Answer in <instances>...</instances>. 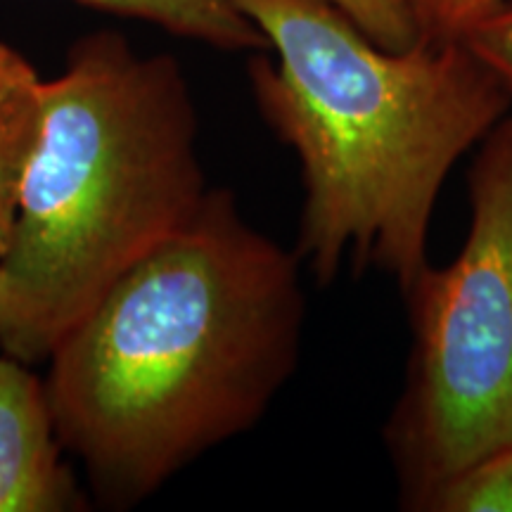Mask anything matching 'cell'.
Wrapping results in <instances>:
<instances>
[{
  "label": "cell",
  "instance_id": "5",
  "mask_svg": "<svg viewBox=\"0 0 512 512\" xmlns=\"http://www.w3.org/2000/svg\"><path fill=\"white\" fill-rule=\"evenodd\" d=\"M64 453L46 377L0 351V512L86 510Z\"/></svg>",
  "mask_w": 512,
  "mask_h": 512
},
{
  "label": "cell",
  "instance_id": "1",
  "mask_svg": "<svg viewBox=\"0 0 512 512\" xmlns=\"http://www.w3.org/2000/svg\"><path fill=\"white\" fill-rule=\"evenodd\" d=\"M302 259L228 190L112 285L48 358L55 432L110 508H131L252 430L294 373Z\"/></svg>",
  "mask_w": 512,
  "mask_h": 512
},
{
  "label": "cell",
  "instance_id": "2",
  "mask_svg": "<svg viewBox=\"0 0 512 512\" xmlns=\"http://www.w3.org/2000/svg\"><path fill=\"white\" fill-rule=\"evenodd\" d=\"M240 5L275 53L249 67L256 105L302 166L294 252L318 285L349 261L406 294L448 174L508 117L510 88L460 38L392 50L330 0Z\"/></svg>",
  "mask_w": 512,
  "mask_h": 512
},
{
  "label": "cell",
  "instance_id": "3",
  "mask_svg": "<svg viewBox=\"0 0 512 512\" xmlns=\"http://www.w3.org/2000/svg\"><path fill=\"white\" fill-rule=\"evenodd\" d=\"M197 112L171 55L83 36L43 79V126L0 256V351L36 366L207 197Z\"/></svg>",
  "mask_w": 512,
  "mask_h": 512
},
{
  "label": "cell",
  "instance_id": "11",
  "mask_svg": "<svg viewBox=\"0 0 512 512\" xmlns=\"http://www.w3.org/2000/svg\"><path fill=\"white\" fill-rule=\"evenodd\" d=\"M467 48L494 69L512 93V0H503L498 8L475 24L460 38Z\"/></svg>",
  "mask_w": 512,
  "mask_h": 512
},
{
  "label": "cell",
  "instance_id": "9",
  "mask_svg": "<svg viewBox=\"0 0 512 512\" xmlns=\"http://www.w3.org/2000/svg\"><path fill=\"white\" fill-rule=\"evenodd\" d=\"M382 48L403 50L420 38L406 0H330Z\"/></svg>",
  "mask_w": 512,
  "mask_h": 512
},
{
  "label": "cell",
  "instance_id": "7",
  "mask_svg": "<svg viewBox=\"0 0 512 512\" xmlns=\"http://www.w3.org/2000/svg\"><path fill=\"white\" fill-rule=\"evenodd\" d=\"M112 15L143 19L181 38L230 50L268 48L264 34L242 10L240 0H74Z\"/></svg>",
  "mask_w": 512,
  "mask_h": 512
},
{
  "label": "cell",
  "instance_id": "4",
  "mask_svg": "<svg viewBox=\"0 0 512 512\" xmlns=\"http://www.w3.org/2000/svg\"><path fill=\"white\" fill-rule=\"evenodd\" d=\"M406 299L415 344L392 448L425 508L446 479L512 444V119L479 143L463 249L427 266Z\"/></svg>",
  "mask_w": 512,
  "mask_h": 512
},
{
  "label": "cell",
  "instance_id": "8",
  "mask_svg": "<svg viewBox=\"0 0 512 512\" xmlns=\"http://www.w3.org/2000/svg\"><path fill=\"white\" fill-rule=\"evenodd\" d=\"M425 510L512 512V444L486 453L446 479Z\"/></svg>",
  "mask_w": 512,
  "mask_h": 512
},
{
  "label": "cell",
  "instance_id": "6",
  "mask_svg": "<svg viewBox=\"0 0 512 512\" xmlns=\"http://www.w3.org/2000/svg\"><path fill=\"white\" fill-rule=\"evenodd\" d=\"M43 126V79L0 41V256L10 245L19 190Z\"/></svg>",
  "mask_w": 512,
  "mask_h": 512
},
{
  "label": "cell",
  "instance_id": "10",
  "mask_svg": "<svg viewBox=\"0 0 512 512\" xmlns=\"http://www.w3.org/2000/svg\"><path fill=\"white\" fill-rule=\"evenodd\" d=\"M422 38L456 41L489 17L503 0H406Z\"/></svg>",
  "mask_w": 512,
  "mask_h": 512
}]
</instances>
